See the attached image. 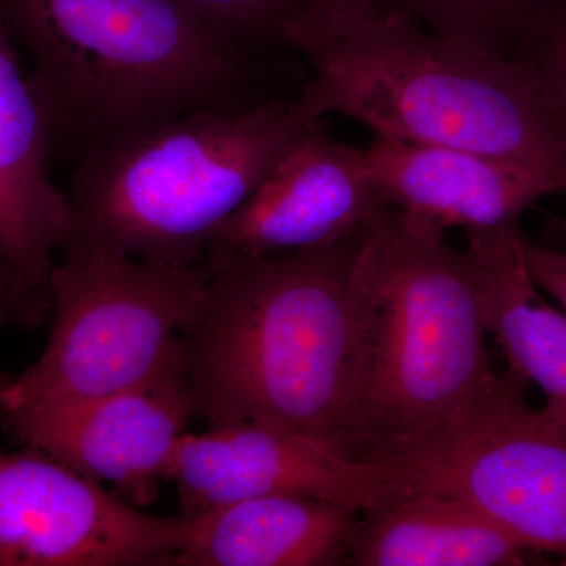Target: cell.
Masks as SVG:
<instances>
[{
	"mask_svg": "<svg viewBox=\"0 0 566 566\" xmlns=\"http://www.w3.org/2000/svg\"><path fill=\"white\" fill-rule=\"evenodd\" d=\"M482 281L444 232L387 207L353 273V342L338 452L381 463L463 419L504 379L486 353Z\"/></svg>",
	"mask_w": 566,
	"mask_h": 566,
	"instance_id": "cell-1",
	"label": "cell"
},
{
	"mask_svg": "<svg viewBox=\"0 0 566 566\" xmlns=\"http://www.w3.org/2000/svg\"><path fill=\"white\" fill-rule=\"evenodd\" d=\"M364 232L281 255L203 260L207 289L182 326L180 356L208 428L274 424L338 452Z\"/></svg>",
	"mask_w": 566,
	"mask_h": 566,
	"instance_id": "cell-2",
	"label": "cell"
},
{
	"mask_svg": "<svg viewBox=\"0 0 566 566\" xmlns=\"http://www.w3.org/2000/svg\"><path fill=\"white\" fill-rule=\"evenodd\" d=\"M0 17L31 59L52 161L170 115L249 107L243 41L185 0H0Z\"/></svg>",
	"mask_w": 566,
	"mask_h": 566,
	"instance_id": "cell-3",
	"label": "cell"
},
{
	"mask_svg": "<svg viewBox=\"0 0 566 566\" xmlns=\"http://www.w3.org/2000/svg\"><path fill=\"white\" fill-rule=\"evenodd\" d=\"M314 77L301 99L312 117L340 114L376 139L441 145L566 169V134L515 61L427 31L398 9L297 33Z\"/></svg>",
	"mask_w": 566,
	"mask_h": 566,
	"instance_id": "cell-4",
	"label": "cell"
},
{
	"mask_svg": "<svg viewBox=\"0 0 566 566\" xmlns=\"http://www.w3.org/2000/svg\"><path fill=\"white\" fill-rule=\"evenodd\" d=\"M318 122L300 96L182 112L96 142L81 153L66 192L69 244L202 263L219 227Z\"/></svg>",
	"mask_w": 566,
	"mask_h": 566,
	"instance_id": "cell-5",
	"label": "cell"
},
{
	"mask_svg": "<svg viewBox=\"0 0 566 566\" xmlns=\"http://www.w3.org/2000/svg\"><path fill=\"white\" fill-rule=\"evenodd\" d=\"M62 253L46 348L0 387V412L122 392L181 364L180 333L202 301L207 263L145 262L104 245Z\"/></svg>",
	"mask_w": 566,
	"mask_h": 566,
	"instance_id": "cell-6",
	"label": "cell"
},
{
	"mask_svg": "<svg viewBox=\"0 0 566 566\" xmlns=\"http://www.w3.org/2000/svg\"><path fill=\"white\" fill-rule=\"evenodd\" d=\"M379 464L406 493L463 499L566 565V422L528 408L505 379L463 419Z\"/></svg>",
	"mask_w": 566,
	"mask_h": 566,
	"instance_id": "cell-7",
	"label": "cell"
},
{
	"mask_svg": "<svg viewBox=\"0 0 566 566\" xmlns=\"http://www.w3.org/2000/svg\"><path fill=\"white\" fill-rule=\"evenodd\" d=\"M186 531L39 449L0 455V566H172Z\"/></svg>",
	"mask_w": 566,
	"mask_h": 566,
	"instance_id": "cell-8",
	"label": "cell"
},
{
	"mask_svg": "<svg viewBox=\"0 0 566 566\" xmlns=\"http://www.w3.org/2000/svg\"><path fill=\"white\" fill-rule=\"evenodd\" d=\"M167 482L178 485V516L185 520L271 494L308 495L359 513L408 495L385 464L357 463L311 436L263 423L186 433L175 447Z\"/></svg>",
	"mask_w": 566,
	"mask_h": 566,
	"instance_id": "cell-9",
	"label": "cell"
},
{
	"mask_svg": "<svg viewBox=\"0 0 566 566\" xmlns=\"http://www.w3.org/2000/svg\"><path fill=\"white\" fill-rule=\"evenodd\" d=\"M196 417L182 365L122 392L0 412L7 433L96 482L114 483L134 505L167 482L178 441Z\"/></svg>",
	"mask_w": 566,
	"mask_h": 566,
	"instance_id": "cell-10",
	"label": "cell"
},
{
	"mask_svg": "<svg viewBox=\"0 0 566 566\" xmlns=\"http://www.w3.org/2000/svg\"><path fill=\"white\" fill-rule=\"evenodd\" d=\"M385 208L364 150L331 139L319 120L219 227L207 256L322 248L365 229Z\"/></svg>",
	"mask_w": 566,
	"mask_h": 566,
	"instance_id": "cell-11",
	"label": "cell"
},
{
	"mask_svg": "<svg viewBox=\"0 0 566 566\" xmlns=\"http://www.w3.org/2000/svg\"><path fill=\"white\" fill-rule=\"evenodd\" d=\"M364 155L387 207L444 233L513 226L564 185L562 170L441 145L375 139Z\"/></svg>",
	"mask_w": 566,
	"mask_h": 566,
	"instance_id": "cell-12",
	"label": "cell"
},
{
	"mask_svg": "<svg viewBox=\"0 0 566 566\" xmlns=\"http://www.w3.org/2000/svg\"><path fill=\"white\" fill-rule=\"evenodd\" d=\"M51 166L50 133L0 17V253L46 293L55 255L73 233L69 199L52 181Z\"/></svg>",
	"mask_w": 566,
	"mask_h": 566,
	"instance_id": "cell-13",
	"label": "cell"
},
{
	"mask_svg": "<svg viewBox=\"0 0 566 566\" xmlns=\"http://www.w3.org/2000/svg\"><path fill=\"white\" fill-rule=\"evenodd\" d=\"M359 515L308 495L244 499L186 520L172 566L348 565Z\"/></svg>",
	"mask_w": 566,
	"mask_h": 566,
	"instance_id": "cell-14",
	"label": "cell"
},
{
	"mask_svg": "<svg viewBox=\"0 0 566 566\" xmlns=\"http://www.w3.org/2000/svg\"><path fill=\"white\" fill-rule=\"evenodd\" d=\"M483 292L488 334L513 370L546 397L545 411L566 422V314L542 300L524 259V237L513 226L465 230Z\"/></svg>",
	"mask_w": 566,
	"mask_h": 566,
	"instance_id": "cell-15",
	"label": "cell"
},
{
	"mask_svg": "<svg viewBox=\"0 0 566 566\" xmlns=\"http://www.w3.org/2000/svg\"><path fill=\"white\" fill-rule=\"evenodd\" d=\"M348 565L513 566L527 547L463 499L412 493L364 513Z\"/></svg>",
	"mask_w": 566,
	"mask_h": 566,
	"instance_id": "cell-16",
	"label": "cell"
},
{
	"mask_svg": "<svg viewBox=\"0 0 566 566\" xmlns=\"http://www.w3.org/2000/svg\"><path fill=\"white\" fill-rule=\"evenodd\" d=\"M558 0H395L431 31L471 41L513 59Z\"/></svg>",
	"mask_w": 566,
	"mask_h": 566,
	"instance_id": "cell-17",
	"label": "cell"
},
{
	"mask_svg": "<svg viewBox=\"0 0 566 566\" xmlns=\"http://www.w3.org/2000/svg\"><path fill=\"white\" fill-rule=\"evenodd\" d=\"M193 10L240 41L289 40L303 18L297 0H185Z\"/></svg>",
	"mask_w": 566,
	"mask_h": 566,
	"instance_id": "cell-18",
	"label": "cell"
},
{
	"mask_svg": "<svg viewBox=\"0 0 566 566\" xmlns=\"http://www.w3.org/2000/svg\"><path fill=\"white\" fill-rule=\"evenodd\" d=\"M513 59L526 70L566 134V0H558Z\"/></svg>",
	"mask_w": 566,
	"mask_h": 566,
	"instance_id": "cell-19",
	"label": "cell"
},
{
	"mask_svg": "<svg viewBox=\"0 0 566 566\" xmlns=\"http://www.w3.org/2000/svg\"><path fill=\"white\" fill-rule=\"evenodd\" d=\"M51 294L29 285L0 253V335L9 327L33 331L50 318ZM11 375L0 367V387Z\"/></svg>",
	"mask_w": 566,
	"mask_h": 566,
	"instance_id": "cell-20",
	"label": "cell"
},
{
	"mask_svg": "<svg viewBox=\"0 0 566 566\" xmlns=\"http://www.w3.org/2000/svg\"><path fill=\"white\" fill-rule=\"evenodd\" d=\"M303 18L290 33V40L301 32L323 31L346 22L363 20L378 10V0H297Z\"/></svg>",
	"mask_w": 566,
	"mask_h": 566,
	"instance_id": "cell-21",
	"label": "cell"
},
{
	"mask_svg": "<svg viewBox=\"0 0 566 566\" xmlns=\"http://www.w3.org/2000/svg\"><path fill=\"white\" fill-rule=\"evenodd\" d=\"M524 259L538 289L556 297L566 312V252L553 251L524 238Z\"/></svg>",
	"mask_w": 566,
	"mask_h": 566,
	"instance_id": "cell-22",
	"label": "cell"
},
{
	"mask_svg": "<svg viewBox=\"0 0 566 566\" xmlns=\"http://www.w3.org/2000/svg\"><path fill=\"white\" fill-rule=\"evenodd\" d=\"M562 193H565L566 196V169H565V172H564V185H562Z\"/></svg>",
	"mask_w": 566,
	"mask_h": 566,
	"instance_id": "cell-23",
	"label": "cell"
}]
</instances>
